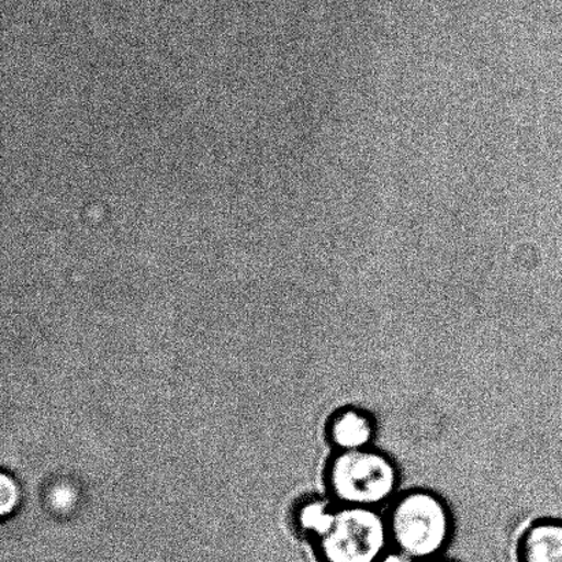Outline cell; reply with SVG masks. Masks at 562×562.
I'll list each match as a JSON object with an SVG mask.
<instances>
[{
  "mask_svg": "<svg viewBox=\"0 0 562 562\" xmlns=\"http://www.w3.org/2000/svg\"><path fill=\"white\" fill-rule=\"evenodd\" d=\"M387 521L393 548L418 562L442 555L453 536L449 506L428 490H412L402 495Z\"/></svg>",
  "mask_w": 562,
  "mask_h": 562,
  "instance_id": "cell-1",
  "label": "cell"
},
{
  "mask_svg": "<svg viewBox=\"0 0 562 562\" xmlns=\"http://www.w3.org/2000/svg\"><path fill=\"white\" fill-rule=\"evenodd\" d=\"M325 483L330 498L340 506L378 509L394 497L400 472L382 451H338L328 462Z\"/></svg>",
  "mask_w": 562,
  "mask_h": 562,
  "instance_id": "cell-2",
  "label": "cell"
},
{
  "mask_svg": "<svg viewBox=\"0 0 562 562\" xmlns=\"http://www.w3.org/2000/svg\"><path fill=\"white\" fill-rule=\"evenodd\" d=\"M391 547L389 521L378 509L339 506L316 553L319 562H379Z\"/></svg>",
  "mask_w": 562,
  "mask_h": 562,
  "instance_id": "cell-3",
  "label": "cell"
},
{
  "mask_svg": "<svg viewBox=\"0 0 562 562\" xmlns=\"http://www.w3.org/2000/svg\"><path fill=\"white\" fill-rule=\"evenodd\" d=\"M329 443L338 451L369 449L376 435V427L368 412L360 407H346L329 418Z\"/></svg>",
  "mask_w": 562,
  "mask_h": 562,
  "instance_id": "cell-4",
  "label": "cell"
},
{
  "mask_svg": "<svg viewBox=\"0 0 562 562\" xmlns=\"http://www.w3.org/2000/svg\"><path fill=\"white\" fill-rule=\"evenodd\" d=\"M517 560L562 562V520H542L527 528L517 548Z\"/></svg>",
  "mask_w": 562,
  "mask_h": 562,
  "instance_id": "cell-5",
  "label": "cell"
},
{
  "mask_svg": "<svg viewBox=\"0 0 562 562\" xmlns=\"http://www.w3.org/2000/svg\"><path fill=\"white\" fill-rule=\"evenodd\" d=\"M336 510L329 499L311 497L296 506L294 521L297 532L312 538L314 542L333 528Z\"/></svg>",
  "mask_w": 562,
  "mask_h": 562,
  "instance_id": "cell-6",
  "label": "cell"
},
{
  "mask_svg": "<svg viewBox=\"0 0 562 562\" xmlns=\"http://www.w3.org/2000/svg\"><path fill=\"white\" fill-rule=\"evenodd\" d=\"M0 493H2V499H0V506H2V516L13 514L16 506L20 504V488L16 483L11 479L8 473H3L2 483H0Z\"/></svg>",
  "mask_w": 562,
  "mask_h": 562,
  "instance_id": "cell-7",
  "label": "cell"
},
{
  "mask_svg": "<svg viewBox=\"0 0 562 562\" xmlns=\"http://www.w3.org/2000/svg\"><path fill=\"white\" fill-rule=\"evenodd\" d=\"M379 562H418L415 559H412L411 555L400 552L396 549H390L387 553L380 559Z\"/></svg>",
  "mask_w": 562,
  "mask_h": 562,
  "instance_id": "cell-8",
  "label": "cell"
},
{
  "mask_svg": "<svg viewBox=\"0 0 562 562\" xmlns=\"http://www.w3.org/2000/svg\"><path fill=\"white\" fill-rule=\"evenodd\" d=\"M423 562H459V561L451 560L448 558H442V555H439V558H435V559L423 561Z\"/></svg>",
  "mask_w": 562,
  "mask_h": 562,
  "instance_id": "cell-9",
  "label": "cell"
}]
</instances>
